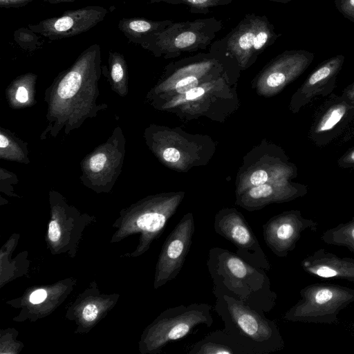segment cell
<instances>
[{"label": "cell", "mask_w": 354, "mask_h": 354, "mask_svg": "<svg viewBox=\"0 0 354 354\" xmlns=\"http://www.w3.org/2000/svg\"><path fill=\"white\" fill-rule=\"evenodd\" d=\"M207 267L213 295H226L268 313L276 305L277 295L271 289L266 271L254 266L227 249L209 250Z\"/></svg>", "instance_id": "cell-1"}, {"label": "cell", "mask_w": 354, "mask_h": 354, "mask_svg": "<svg viewBox=\"0 0 354 354\" xmlns=\"http://www.w3.org/2000/svg\"><path fill=\"white\" fill-rule=\"evenodd\" d=\"M214 310L223 323L222 329L243 354H268L283 349L285 342L277 324L232 297L217 295Z\"/></svg>", "instance_id": "cell-2"}, {"label": "cell", "mask_w": 354, "mask_h": 354, "mask_svg": "<svg viewBox=\"0 0 354 354\" xmlns=\"http://www.w3.org/2000/svg\"><path fill=\"white\" fill-rule=\"evenodd\" d=\"M301 299L283 315L288 322L333 324L340 311L354 302V289L332 283H313L301 289Z\"/></svg>", "instance_id": "cell-3"}, {"label": "cell", "mask_w": 354, "mask_h": 354, "mask_svg": "<svg viewBox=\"0 0 354 354\" xmlns=\"http://www.w3.org/2000/svg\"><path fill=\"white\" fill-rule=\"evenodd\" d=\"M222 28V21L214 17L193 21H174L141 46L151 50L156 55L176 57L183 52L206 49Z\"/></svg>", "instance_id": "cell-4"}, {"label": "cell", "mask_w": 354, "mask_h": 354, "mask_svg": "<svg viewBox=\"0 0 354 354\" xmlns=\"http://www.w3.org/2000/svg\"><path fill=\"white\" fill-rule=\"evenodd\" d=\"M279 36L266 16L247 14L224 37L214 41L211 50L245 64L272 45Z\"/></svg>", "instance_id": "cell-5"}, {"label": "cell", "mask_w": 354, "mask_h": 354, "mask_svg": "<svg viewBox=\"0 0 354 354\" xmlns=\"http://www.w3.org/2000/svg\"><path fill=\"white\" fill-rule=\"evenodd\" d=\"M212 309L208 304L193 303L165 310L153 326L154 349L187 337L201 325L210 327L214 322Z\"/></svg>", "instance_id": "cell-6"}, {"label": "cell", "mask_w": 354, "mask_h": 354, "mask_svg": "<svg viewBox=\"0 0 354 354\" xmlns=\"http://www.w3.org/2000/svg\"><path fill=\"white\" fill-rule=\"evenodd\" d=\"M214 230L236 247V253L241 258L266 272L270 271V261L242 214L235 210L219 212L215 216Z\"/></svg>", "instance_id": "cell-7"}, {"label": "cell", "mask_w": 354, "mask_h": 354, "mask_svg": "<svg viewBox=\"0 0 354 354\" xmlns=\"http://www.w3.org/2000/svg\"><path fill=\"white\" fill-rule=\"evenodd\" d=\"M354 120V103L331 93L318 107L308 130L309 140L324 147L335 141Z\"/></svg>", "instance_id": "cell-8"}, {"label": "cell", "mask_w": 354, "mask_h": 354, "mask_svg": "<svg viewBox=\"0 0 354 354\" xmlns=\"http://www.w3.org/2000/svg\"><path fill=\"white\" fill-rule=\"evenodd\" d=\"M318 223L302 216L299 210L284 212L263 225L266 245L279 257H286L295 249L302 232L317 230Z\"/></svg>", "instance_id": "cell-9"}, {"label": "cell", "mask_w": 354, "mask_h": 354, "mask_svg": "<svg viewBox=\"0 0 354 354\" xmlns=\"http://www.w3.org/2000/svg\"><path fill=\"white\" fill-rule=\"evenodd\" d=\"M108 11L100 6H88L67 10L59 17H53L30 24L28 28L50 39L73 37L94 28L106 17Z\"/></svg>", "instance_id": "cell-10"}, {"label": "cell", "mask_w": 354, "mask_h": 354, "mask_svg": "<svg viewBox=\"0 0 354 354\" xmlns=\"http://www.w3.org/2000/svg\"><path fill=\"white\" fill-rule=\"evenodd\" d=\"M195 225L192 214L185 215L167 236L158 266L157 286L176 279L189 252Z\"/></svg>", "instance_id": "cell-11"}, {"label": "cell", "mask_w": 354, "mask_h": 354, "mask_svg": "<svg viewBox=\"0 0 354 354\" xmlns=\"http://www.w3.org/2000/svg\"><path fill=\"white\" fill-rule=\"evenodd\" d=\"M344 56L338 55L324 60L307 77L293 97L292 108L298 111L317 97H327L336 86Z\"/></svg>", "instance_id": "cell-12"}, {"label": "cell", "mask_w": 354, "mask_h": 354, "mask_svg": "<svg viewBox=\"0 0 354 354\" xmlns=\"http://www.w3.org/2000/svg\"><path fill=\"white\" fill-rule=\"evenodd\" d=\"M301 266L306 272L318 278L344 279L354 283V259L340 257L324 248L305 257Z\"/></svg>", "instance_id": "cell-13"}, {"label": "cell", "mask_w": 354, "mask_h": 354, "mask_svg": "<svg viewBox=\"0 0 354 354\" xmlns=\"http://www.w3.org/2000/svg\"><path fill=\"white\" fill-rule=\"evenodd\" d=\"M173 22L171 20L151 21L139 17L124 18L120 21L118 27L130 41L141 46Z\"/></svg>", "instance_id": "cell-14"}, {"label": "cell", "mask_w": 354, "mask_h": 354, "mask_svg": "<svg viewBox=\"0 0 354 354\" xmlns=\"http://www.w3.org/2000/svg\"><path fill=\"white\" fill-rule=\"evenodd\" d=\"M188 354H243V352L223 330H216L196 342Z\"/></svg>", "instance_id": "cell-15"}, {"label": "cell", "mask_w": 354, "mask_h": 354, "mask_svg": "<svg viewBox=\"0 0 354 354\" xmlns=\"http://www.w3.org/2000/svg\"><path fill=\"white\" fill-rule=\"evenodd\" d=\"M321 239L326 244L344 246L354 252V214L350 221L324 232Z\"/></svg>", "instance_id": "cell-16"}, {"label": "cell", "mask_w": 354, "mask_h": 354, "mask_svg": "<svg viewBox=\"0 0 354 354\" xmlns=\"http://www.w3.org/2000/svg\"><path fill=\"white\" fill-rule=\"evenodd\" d=\"M232 0H149L151 3H166L172 5L183 4L186 6L190 12L196 14H207L213 7L227 6Z\"/></svg>", "instance_id": "cell-17"}, {"label": "cell", "mask_w": 354, "mask_h": 354, "mask_svg": "<svg viewBox=\"0 0 354 354\" xmlns=\"http://www.w3.org/2000/svg\"><path fill=\"white\" fill-rule=\"evenodd\" d=\"M73 70L69 71L61 80L57 88V94L62 99H68L76 94L81 86L82 75L80 73V60Z\"/></svg>", "instance_id": "cell-18"}, {"label": "cell", "mask_w": 354, "mask_h": 354, "mask_svg": "<svg viewBox=\"0 0 354 354\" xmlns=\"http://www.w3.org/2000/svg\"><path fill=\"white\" fill-rule=\"evenodd\" d=\"M14 36L15 41L21 47H35L39 44V37L29 28L15 31Z\"/></svg>", "instance_id": "cell-19"}, {"label": "cell", "mask_w": 354, "mask_h": 354, "mask_svg": "<svg viewBox=\"0 0 354 354\" xmlns=\"http://www.w3.org/2000/svg\"><path fill=\"white\" fill-rule=\"evenodd\" d=\"M249 196L257 203L263 199H270V198H277L278 201L283 200L275 195L274 189L270 185L263 184L252 187L248 192Z\"/></svg>", "instance_id": "cell-20"}, {"label": "cell", "mask_w": 354, "mask_h": 354, "mask_svg": "<svg viewBox=\"0 0 354 354\" xmlns=\"http://www.w3.org/2000/svg\"><path fill=\"white\" fill-rule=\"evenodd\" d=\"M339 12L354 23V0H334Z\"/></svg>", "instance_id": "cell-21"}, {"label": "cell", "mask_w": 354, "mask_h": 354, "mask_svg": "<svg viewBox=\"0 0 354 354\" xmlns=\"http://www.w3.org/2000/svg\"><path fill=\"white\" fill-rule=\"evenodd\" d=\"M198 79L194 75H187L180 80L176 84L178 93H185L198 85Z\"/></svg>", "instance_id": "cell-22"}, {"label": "cell", "mask_w": 354, "mask_h": 354, "mask_svg": "<svg viewBox=\"0 0 354 354\" xmlns=\"http://www.w3.org/2000/svg\"><path fill=\"white\" fill-rule=\"evenodd\" d=\"M337 163L342 169H354V145L338 158Z\"/></svg>", "instance_id": "cell-23"}, {"label": "cell", "mask_w": 354, "mask_h": 354, "mask_svg": "<svg viewBox=\"0 0 354 354\" xmlns=\"http://www.w3.org/2000/svg\"><path fill=\"white\" fill-rule=\"evenodd\" d=\"M106 160V156L102 153H99L93 156L89 161V166L91 171L98 172L102 169Z\"/></svg>", "instance_id": "cell-24"}, {"label": "cell", "mask_w": 354, "mask_h": 354, "mask_svg": "<svg viewBox=\"0 0 354 354\" xmlns=\"http://www.w3.org/2000/svg\"><path fill=\"white\" fill-rule=\"evenodd\" d=\"M354 139V120L349 124L343 133L335 140L336 144L341 145Z\"/></svg>", "instance_id": "cell-25"}, {"label": "cell", "mask_w": 354, "mask_h": 354, "mask_svg": "<svg viewBox=\"0 0 354 354\" xmlns=\"http://www.w3.org/2000/svg\"><path fill=\"white\" fill-rule=\"evenodd\" d=\"M268 178L267 172L264 170L259 169L252 173L250 177V182L253 185L258 186L265 184Z\"/></svg>", "instance_id": "cell-26"}, {"label": "cell", "mask_w": 354, "mask_h": 354, "mask_svg": "<svg viewBox=\"0 0 354 354\" xmlns=\"http://www.w3.org/2000/svg\"><path fill=\"white\" fill-rule=\"evenodd\" d=\"M97 308L95 305L90 304L86 305L82 312L83 318L87 322L93 321L97 315Z\"/></svg>", "instance_id": "cell-27"}, {"label": "cell", "mask_w": 354, "mask_h": 354, "mask_svg": "<svg viewBox=\"0 0 354 354\" xmlns=\"http://www.w3.org/2000/svg\"><path fill=\"white\" fill-rule=\"evenodd\" d=\"M61 236L60 227L56 221H52L49 224L48 237L51 241H58Z\"/></svg>", "instance_id": "cell-28"}, {"label": "cell", "mask_w": 354, "mask_h": 354, "mask_svg": "<svg viewBox=\"0 0 354 354\" xmlns=\"http://www.w3.org/2000/svg\"><path fill=\"white\" fill-rule=\"evenodd\" d=\"M180 152L175 148H167L163 152L164 159L170 162H176L180 158Z\"/></svg>", "instance_id": "cell-29"}, {"label": "cell", "mask_w": 354, "mask_h": 354, "mask_svg": "<svg viewBox=\"0 0 354 354\" xmlns=\"http://www.w3.org/2000/svg\"><path fill=\"white\" fill-rule=\"evenodd\" d=\"M33 0H0V6L3 8L24 6Z\"/></svg>", "instance_id": "cell-30"}, {"label": "cell", "mask_w": 354, "mask_h": 354, "mask_svg": "<svg viewBox=\"0 0 354 354\" xmlns=\"http://www.w3.org/2000/svg\"><path fill=\"white\" fill-rule=\"evenodd\" d=\"M47 293L44 289H38L30 295L29 300L32 304H39L45 300Z\"/></svg>", "instance_id": "cell-31"}, {"label": "cell", "mask_w": 354, "mask_h": 354, "mask_svg": "<svg viewBox=\"0 0 354 354\" xmlns=\"http://www.w3.org/2000/svg\"><path fill=\"white\" fill-rule=\"evenodd\" d=\"M340 95L347 101L354 103V82L344 88Z\"/></svg>", "instance_id": "cell-32"}, {"label": "cell", "mask_w": 354, "mask_h": 354, "mask_svg": "<svg viewBox=\"0 0 354 354\" xmlns=\"http://www.w3.org/2000/svg\"><path fill=\"white\" fill-rule=\"evenodd\" d=\"M205 93V91L201 87H194L186 93V99L188 100H194L198 97L201 96Z\"/></svg>", "instance_id": "cell-33"}, {"label": "cell", "mask_w": 354, "mask_h": 354, "mask_svg": "<svg viewBox=\"0 0 354 354\" xmlns=\"http://www.w3.org/2000/svg\"><path fill=\"white\" fill-rule=\"evenodd\" d=\"M16 99L20 102H26L28 99V91L24 86H19L17 91Z\"/></svg>", "instance_id": "cell-34"}, {"label": "cell", "mask_w": 354, "mask_h": 354, "mask_svg": "<svg viewBox=\"0 0 354 354\" xmlns=\"http://www.w3.org/2000/svg\"><path fill=\"white\" fill-rule=\"evenodd\" d=\"M75 1H80V0H46V2H48L50 4H58V3H62L74 2Z\"/></svg>", "instance_id": "cell-35"}, {"label": "cell", "mask_w": 354, "mask_h": 354, "mask_svg": "<svg viewBox=\"0 0 354 354\" xmlns=\"http://www.w3.org/2000/svg\"><path fill=\"white\" fill-rule=\"evenodd\" d=\"M8 145V139L3 135H0V147L5 148Z\"/></svg>", "instance_id": "cell-36"}, {"label": "cell", "mask_w": 354, "mask_h": 354, "mask_svg": "<svg viewBox=\"0 0 354 354\" xmlns=\"http://www.w3.org/2000/svg\"><path fill=\"white\" fill-rule=\"evenodd\" d=\"M268 1H274V2H278V3H286L289 2V1H290L291 0H268Z\"/></svg>", "instance_id": "cell-37"}, {"label": "cell", "mask_w": 354, "mask_h": 354, "mask_svg": "<svg viewBox=\"0 0 354 354\" xmlns=\"http://www.w3.org/2000/svg\"><path fill=\"white\" fill-rule=\"evenodd\" d=\"M351 326L354 328V322L352 324Z\"/></svg>", "instance_id": "cell-38"}]
</instances>
